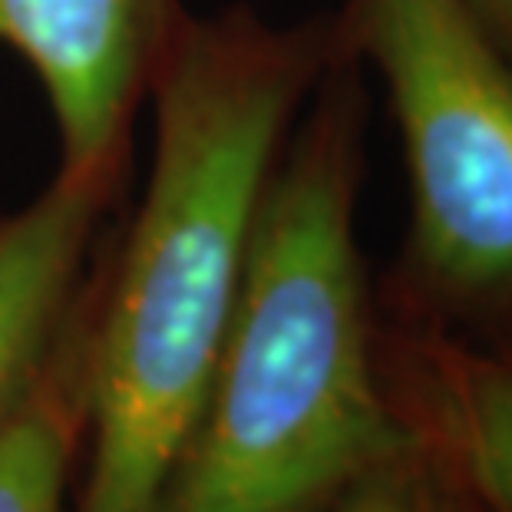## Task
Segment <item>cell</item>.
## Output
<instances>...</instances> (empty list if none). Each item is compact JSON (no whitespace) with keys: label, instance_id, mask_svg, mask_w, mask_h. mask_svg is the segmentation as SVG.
Masks as SVG:
<instances>
[{"label":"cell","instance_id":"8fae6325","mask_svg":"<svg viewBox=\"0 0 512 512\" xmlns=\"http://www.w3.org/2000/svg\"><path fill=\"white\" fill-rule=\"evenodd\" d=\"M479 506H483V503H479ZM483 512H493V509H486V506H483Z\"/></svg>","mask_w":512,"mask_h":512},{"label":"cell","instance_id":"7a4b0ae2","mask_svg":"<svg viewBox=\"0 0 512 512\" xmlns=\"http://www.w3.org/2000/svg\"><path fill=\"white\" fill-rule=\"evenodd\" d=\"M344 106L271 172L202 410L152 512H324L417 440L374 364Z\"/></svg>","mask_w":512,"mask_h":512},{"label":"cell","instance_id":"3957f363","mask_svg":"<svg viewBox=\"0 0 512 512\" xmlns=\"http://www.w3.org/2000/svg\"><path fill=\"white\" fill-rule=\"evenodd\" d=\"M354 27L400 129L423 288L509 318L512 57L466 0H354Z\"/></svg>","mask_w":512,"mask_h":512},{"label":"cell","instance_id":"5b68a950","mask_svg":"<svg viewBox=\"0 0 512 512\" xmlns=\"http://www.w3.org/2000/svg\"><path fill=\"white\" fill-rule=\"evenodd\" d=\"M103 172L63 169L37 202L0 222V427L47 374L50 341L90 242Z\"/></svg>","mask_w":512,"mask_h":512},{"label":"cell","instance_id":"ba28073f","mask_svg":"<svg viewBox=\"0 0 512 512\" xmlns=\"http://www.w3.org/2000/svg\"><path fill=\"white\" fill-rule=\"evenodd\" d=\"M324 512H470L463 486L437 450L417 440L344 489Z\"/></svg>","mask_w":512,"mask_h":512},{"label":"cell","instance_id":"9c48e42d","mask_svg":"<svg viewBox=\"0 0 512 512\" xmlns=\"http://www.w3.org/2000/svg\"><path fill=\"white\" fill-rule=\"evenodd\" d=\"M466 4L512 57V0H466Z\"/></svg>","mask_w":512,"mask_h":512},{"label":"cell","instance_id":"277c9868","mask_svg":"<svg viewBox=\"0 0 512 512\" xmlns=\"http://www.w3.org/2000/svg\"><path fill=\"white\" fill-rule=\"evenodd\" d=\"M162 0H0V43L30 63L67 169L103 172L149 67Z\"/></svg>","mask_w":512,"mask_h":512},{"label":"cell","instance_id":"52a82bcc","mask_svg":"<svg viewBox=\"0 0 512 512\" xmlns=\"http://www.w3.org/2000/svg\"><path fill=\"white\" fill-rule=\"evenodd\" d=\"M80 397L47 367L40 384L0 427V512H67V473Z\"/></svg>","mask_w":512,"mask_h":512},{"label":"cell","instance_id":"8992f818","mask_svg":"<svg viewBox=\"0 0 512 512\" xmlns=\"http://www.w3.org/2000/svg\"><path fill=\"white\" fill-rule=\"evenodd\" d=\"M476 503L512 512V354L417 344L413 407L403 410Z\"/></svg>","mask_w":512,"mask_h":512},{"label":"cell","instance_id":"30bf717a","mask_svg":"<svg viewBox=\"0 0 512 512\" xmlns=\"http://www.w3.org/2000/svg\"><path fill=\"white\" fill-rule=\"evenodd\" d=\"M463 493H466V489H463ZM466 503H470V512H483V506H479V503H476V499H473L470 493H466Z\"/></svg>","mask_w":512,"mask_h":512},{"label":"cell","instance_id":"6da1fadb","mask_svg":"<svg viewBox=\"0 0 512 512\" xmlns=\"http://www.w3.org/2000/svg\"><path fill=\"white\" fill-rule=\"evenodd\" d=\"M308 73L304 47L252 27L205 30L169 60L149 185L86 364L80 512L156 509L219 364Z\"/></svg>","mask_w":512,"mask_h":512}]
</instances>
